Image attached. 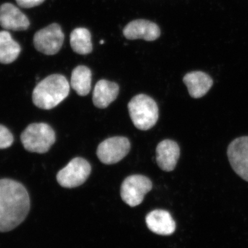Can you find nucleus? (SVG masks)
Wrapping results in <instances>:
<instances>
[{
    "mask_svg": "<svg viewBox=\"0 0 248 248\" xmlns=\"http://www.w3.org/2000/svg\"><path fill=\"white\" fill-rule=\"evenodd\" d=\"M31 202L26 187L11 179H0V232H9L27 218Z\"/></svg>",
    "mask_w": 248,
    "mask_h": 248,
    "instance_id": "f257e3e1",
    "label": "nucleus"
},
{
    "mask_svg": "<svg viewBox=\"0 0 248 248\" xmlns=\"http://www.w3.org/2000/svg\"><path fill=\"white\" fill-rule=\"evenodd\" d=\"M70 93V84L64 76L53 74L46 78L35 86L32 102L43 110H50L63 102Z\"/></svg>",
    "mask_w": 248,
    "mask_h": 248,
    "instance_id": "f03ea898",
    "label": "nucleus"
},
{
    "mask_svg": "<svg viewBox=\"0 0 248 248\" xmlns=\"http://www.w3.org/2000/svg\"><path fill=\"white\" fill-rule=\"evenodd\" d=\"M128 108L132 122L139 130H149L155 126L159 119L157 104L146 94L135 96L129 102Z\"/></svg>",
    "mask_w": 248,
    "mask_h": 248,
    "instance_id": "7ed1b4c3",
    "label": "nucleus"
},
{
    "mask_svg": "<svg viewBox=\"0 0 248 248\" xmlns=\"http://www.w3.org/2000/svg\"><path fill=\"white\" fill-rule=\"evenodd\" d=\"M20 139L27 151L40 154L47 153L56 140L53 129L45 123H33L28 125L21 134Z\"/></svg>",
    "mask_w": 248,
    "mask_h": 248,
    "instance_id": "20e7f679",
    "label": "nucleus"
},
{
    "mask_svg": "<svg viewBox=\"0 0 248 248\" xmlns=\"http://www.w3.org/2000/svg\"><path fill=\"white\" fill-rule=\"evenodd\" d=\"M91 166L86 159L76 157L60 170L57 180L60 186L66 188H74L82 185L89 178Z\"/></svg>",
    "mask_w": 248,
    "mask_h": 248,
    "instance_id": "39448f33",
    "label": "nucleus"
},
{
    "mask_svg": "<svg viewBox=\"0 0 248 248\" xmlns=\"http://www.w3.org/2000/svg\"><path fill=\"white\" fill-rule=\"evenodd\" d=\"M64 34L57 23L37 31L33 37L34 46L37 51L47 55H55L61 50Z\"/></svg>",
    "mask_w": 248,
    "mask_h": 248,
    "instance_id": "423d86ee",
    "label": "nucleus"
},
{
    "mask_svg": "<svg viewBox=\"0 0 248 248\" xmlns=\"http://www.w3.org/2000/svg\"><path fill=\"white\" fill-rule=\"evenodd\" d=\"M152 188L153 184L148 177L140 174L129 176L121 186V197L130 207L138 206Z\"/></svg>",
    "mask_w": 248,
    "mask_h": 248,
    "instance_id": "0eeeda50",
    "label": "nucleus"
},
{
    "mask_svg": "<svg viewBox=\"0 0 248 248\" xmlns=\"http://www.w3.org/2000/svg\"><path fill=\"white\" fill-rule=\"evenodd\" d=\"M130 150V143L128 139L114 137L107 139L99 145L97 155L103 164L112 165L123 159Z\"/></svg>",
    "mask_w": 248,
    "mask_h": 248,
    "instance_id": "6e6552de",
    "label": "nucleus"
},
{
    "mask_svg": "<svg viewBox=\"0 0 248 248\" xmlns=\"http://www.w3.org/2000/svg\"><path fill=\"white\" fill-rule=\"evenodd\" d=\"M227 154L234 172L248 182V136L235 139L230 143Z\"/></svg>",
    "mask_w": 248,
    "mask_h": 248,
    "instance_id": "1a4fd4ad",
    "label": "nucleus"
},
{
    "mask_svg": "<svg viewBox=\"0 0 248 248\" xmlns=\"http://www.w3.org/2000/svg\"><path fill=\"white\" fill-rule=\"evenodd\" d=\"M124 37L130 40H141L153 42L161 35V30L157 24L146 20L136 19L129 22L123 30Z\"/></svg>",
    "mask_w": 248,
    "mask_h": 248,
    "instance_id": "9d476101",
    "label": "nucleus"
},
{
    "mask_svg": "<svg viewBox=\"0 0 248 248\" xmlns=\"http://www.w3.org/2000/svg\"><path fill=\"white\" fill-rule=\"evenodd\" d=\"M0 26L8 31H26L30 27L29 18L11 3L0 6Z\"/></svg>",
    "mask_w": 248,
    "mask_h": 248,
    "instance_id": "9b49d317",
    "label": "nucleus"
},
{
    "mask_svg": "<svg viewBox=\"0 0 248 248\" xmlns=\"http://www.w3.org/2000/svg\"><path fill=\"white\" fill-rule=\"evenodd\" d=\"M180 156V148L177 142L165 140L156 147V163L160 169L166 172H171L177 166Z\"/></svg>",
    "mask_w": 248,
    "mask_h": 248,
    "instance_id": "f8f14e48",
    "label": "nucleus"
},
{
    "mask_svg": "<svg viewBox=\"0 0 248 248\" xmlns=\"http://www.w3.org/2000/svg\"><path fill=\"white\" fill-rule=\"evenodd\" d=\"M146 223L150 231L155 234L168 236L176 230L175 221L170 214L164 210H155L148 214Z\"/></svg>",
    "mask_w": 248,
    "mask_h": 248,
    "instance_id": "ddd939ff",
    "label": "nucleus"
},
{
    "mask_svg": "<svg viewBox=\"0 0 248 248\" xmlns=\"http://www.w3.org/2000/svg\"><path fill=\"white\" fill-rule=\"evenodd\" d=\"M187 86L189 94L194 99L205 96L213 85L211 77L202 71H192L187 73L183 78Z\"/></svg>",
    "mask_w": 248,
    "mask_h": 248,
    "instance_id": "4468645a",
    "label": "nucleus"
},
{
    "mask_svg": "<svg viewBox=\"0 0 248 248\" xmlns=\"http://www.w3.org/2000/svg\"><path fill=\"white\" fill-rule=\"evenodd\" d=\"M119 93L118 84L106 79L99 80L93 91V104L98 108H106L117 99Z\"/></svg>",
    "mask_w": 248,
    "mask_h": 248,
    "instance_id": "2eb2a0df",
    "label": "nucleus"
},
{
    "mask_svg": "<svg viewBox=\"0 0 248 248\" xmlns=\"http://www.w3.org/2000/svg\"><path fill=\"white\" fill-rule=\"evenodd\" d=\"M21 50L20 46L8 31H0V63H13L19 57Z\"/></svg>",
    "mask_w": 248,
    "mask_h": 248,
    "instance_id": "dca6fc26",
    "label": "nucleus"
},
{
    "mask_svg": "<svg viewBox=\"0 0 248 248\" xmlns=\"http://www.w3.org/2000/svg\"><path fill=\"white\" fill-rule=\"evenodd\" d=\"M92 84V72L86 66H78L71 74V86L80 96L89 94Z\"/></svg>",
    "mask_w": 248,
    "mask_h": 248,
    "instance_id": "f3484780",
    "label": "nucleus"
},
{
    "mask_svg": "<svg viewBox=\"0 0 248 248\" xmlns=\"http://www.w3.org/2000/svg\"><path fill=\"white\" fill-rule=\"evenodd\" d=\"M91 34L85 28H77L70 36L71 46L75 53L79 55H88L93 51Z\"/></svg>",
    "mask_w": 248,
    "mask_h": 248,
    "instance_id": "a211bd4d",
    "label": "nucleus"
},
{
    "mask_svg": "<svg viewBox=\"0 0 248 248\" xmlns=\"http://www.w3.org/2000/svg\"><path fill=\"white\" fill-rule=\"evenodd\" d=\"M14 142V135L9 129L0 124V149L9 148L12 146Z\"/></svg>",
    "mask_w": 248,
    "mask_h": 248,
    "instance_id": "6ab92c4d",
    "label": "nucleus"
},
{
    "mask_svg": "<svg viewBox=\"0 0 248 248\" xmlns=\"http://www.w3.org/2000/svg\"><path fill=\"white\" fill-rule=\"evenodd\" d=\"M16 1L20 7L31 9L42 4L45 0H16Z\"/></svg>",
    "mask_w": 248,
    "mask_h": 248,
    "instance_id": "aec40b11",
    "label": "nucleus"
}]
</instances>
